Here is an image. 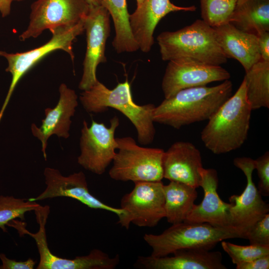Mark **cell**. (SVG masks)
Listing matches in <instances>:
<instances>
[{
    "label": "cell",
    "mask_w": 269,
    "mask_h": 269,
    "mask_svg": "<svg viewBox=\"0 0 269 269\" xmlns=\"http://www.w3.org/2000/svg\"><path fill=\"white\" fill-rule=\"evenodd\" d=\"M13 1H21V0H12Z\"/></svg>",
    "instance_id": "8d00e7d4"
},
{
    "label": "cell",
    "mask_w": 269,
    "mask_h": 269,
    "mask_svg": "<svg viewBox=\"0 0 269 269\" xmlns=\"http://www.w3.org/2000/svg\"><path fill=\"white\" fill-rule=\"evenodd\" d=\"M249 228L228 226L218 227L206 223L182 222L172 226L158 235L145 234L143 240L151 248V256L160 257L184 249L211 250L226 239H246Z\"/></svg>",
    "instance_id": "277c9868"
},
{
    "label": "cell",
    "mask_w": 269,
    "mask_h": 269,
    "mask_svg": "<svg viewBox=\"0 0 269 269\" xmlns=\"http://www.w3.org/2000/svg\"><path fill=\"white\" fill-rule=\"evenodd\" d=\"M110 14L102 5L91 6L84 19L87 48L83 74L78 87L82 91L91 88L98 80L97 67L106 62V44L110 33Z\"/></svg>",
    "instance_id": "4fadbf2b"
},
{
    "label": "cell",
    "mask_w": 269,
    "mask_h": 269,
    "mask_svg": "<svg viewBox=\"0 0 269 269\" xmlns=\"http://www.w3.org/2000/svg\"><path fill=\"white\" fill-rule=\"evenodd\" d=\"M39 224L38 231L31 233L21 226V222L15 220L8 225L16 229L20 235L27 234L35 241L39 255L37 269H114L120 263L119 255L111 257L106 253L95 249L89 254L68 259L59 257L50 250L47 244L45 225L49 208L42 207L35 212Z\"/></svg>",
    "instance_id": "52a82bcc"
},
{
    "label": "cell",
    "mask_w": 269,
    "mask_h": 269,
    "mask_svg": "<svg viewBox=\"0 0 269 269\" xmlns=\"http://www.w3.org/2000/svg\"><path fill=\"white\" fill-rule=\"evenodd\" d=\"M196 9L194 5L177 6L170 0H144L129 16L131 30L139 49L145 53L151 50L155 28L165 15L172 12H192Z\"/></svg>",
    "instance_id": "ac0fdd59"
},
{
    "label": "cell",
    "mask_w": 269,
    "mask_h": 269,
    "mask_svg": "<svg viewBox=\"0 0 269 269\" xmlns=\"http://www.w3.org/2000/svg\"><path fill=\"white\" fill-rule=\"evenodd\" d=\"M200 174V187L204 191V198L199 204H194L184 222L206 223L218 227L230 226L228 211L231 204L222 201L218 194L219 180L217 171L202 167Z\"/></svg>",
    "instance_id": "ffe728a7"
},
{
    "label": "cell",
    "mask_w": 269,
    "mask_h": 269,
    "mask_svg": "<svg viewBox=\"0 0 269 269\" xmlns=\"http://www.w3.org/2000/svg\"><path fill=\"white\" fill-rule=\"evenodd\" d=\"M257 36L261 59L269 61V32L263 31Z\"/></svg>",
    "instance_id": "d6a6232c"
},
{
    "label": "cell",
    "mask_w": 269,
    "mask_h": 269,
    "mask_svg": "<svg viewBox=\"0 0 269 269\" xmlns=\"http://www.w3.org/2000/svg\"><path fill=\"white\" fill-rule=\"evenodd\" d=\"M230 73L220 65H213L189 58L169 61L161 88L165 99L178 91L229 80Z\"/></svg>",
    "instance_id": "7c38bea8"
},
{
    "label": "cell",
    "mask_w": 269,
    "mask_h": 269,
    "mask_svg": "<svg viewBox=\"0 0 269 269\" xmlns=\"http://www.w3.org/2000/svg\"><path fill=\"white\" fill-rule=\"evenodd\" d=\"M0 260L1 264L0 269H33L36 262L29 258L25 261H16L8 258L3 253L0 254Z\"/></svg>",
    "instance_id": "4dcf8cb0"
},
{
    "label": "cell",
    "mask_w": 269,
    "mask_h": 269,
    "mask_svg": "<svg viewBox=\"0 0 269 269\" xmlns=\"http://www.w3.org/2000/svg\"><path fill=\"white\" fill-rule=\"evenodd\" d=\"M42 207L36 201L29 199L0 195V229L7 232L6 226L10 221L17 218L23 220L26 212H35Z\"/></svg>",
    "instance_id": "484cf974"
},
{
    "label": "cell",
    "mask_w": 269,
    "mask_h": 269,
    "mask_svg": "<svg viewBox=\"0 0 269 269\" xmlns=\"http://www.w3.org/2000/svg\"><path fill=\"white\" fill-rule=\"evenodd\" d=\"M221 246L236 265L269 255V246H241L223 241Z\"/></svg>",
    "instance_id": "83f0119b"
},
{
    "label": "cell",
    "mask_w": 269,
    "mask_h": 269,
    "mask_svg": "<svg viewBox=\"0 0 269 269\" xmlns=\"http://www.w3.org/2000/svg\"><path fill=\"white\" fill-rule=\"evenodd\" d=\"M202 19L212 27L229 23L238 0H200Z\"/></svg>",
    "instance_id": "4316f807"
},
{
    "label": "cell",
    "mask_w": 269,
    "mask_h": 269,
    "mask_svg": "<svg viewBox=\"0 0 269 269\" xmlns=\"http://www.w3.org/2000/svg\"><path fill=\"white\" fill-rule=\"evenodd\" d=\"M161 59L171 61L189 58L221 65L228 58L216 38L214 28L202 19L175 31H164L157 37Z\"/></svg>",
    "instance_id": "5b68a950"
},
{
    "label": "cell",
    "mask_w": 269,
    "mask_h": 269,
    "mask_svg": "<svg viewBox=\"0 0 269 269\" xmlns=\"http://www.w3.org/2000/svg\"><path fill=\"white\" fill-rule=\"evenodd\" d=\"M119 125V119L117 116L110 120L109 127L103 123L94 120L88 126L84 120L81 131L78 164L93 173L103 174L116 154L118 143L115 134Z\"/></svg>",
    "instance_id": "30bf717a"
},
{
    "label": "cell",
    "mask_w": 269,
    "mask_h": 269,
    "mask_svg": "<svg viewBox=\"0 0 269 269\" xmlns=\"http://www.w3.org/2000/svg\"><path fill=\"white\" fill-rule=\"evenodd\" d=\"M233 163L245 175L247 184L241 194L233 195L229 198L231 204L228 211L229 225L249 228L269 213V205L263 200L253 180L255 159L248 157H236Z\"/></svg>",
    "instance_id": "5bb4252c"
},
{
    "label": "cell",
    "mask_w": 269,
    "mask_h": 269,
    "mask_svg": "<svg viewBox=\"0 0 269 269\" xmlns=\"http://www.w3.org/2000/svg\"><path fill=\"white\" fill-rule=\"evenodd\" d=\"M60 97L54 108L45 110V117L42 120L40 127L33 123L31 126L32 134L41 143V151L45 160L47 158V140L52 135L67 138L72 124L71 118L74 116L78 105V96L75 91L68 87L64 83L59 86Z\"/></svg>",
    "instance_id": "2e32d148"
},
{
    "label": "cell",
    "mask_w": 269,
    "mask_h": 269,
    "mask_svg": "<svg viewBox=\"0 0 269 269\" xmlns=\"http://www.w3.org/2000/svg\"><path fill=\"white\" fill-rule=\"evenodd\" d=\"M255 169H257L259 181L257 188L262 196L269 195V152L255 160Z\"/></svg>",
    "instance_id": "f546056e"
},
{
    "label": "cell",
    "mask_w": 269,
    "mask_h": 269,
    "mask_svg": "<svg viewBox=\"0 0 269 269\" xmlns=\"http://www.w3.org/2000/svg\"><path fill=\"white\" fill-rule=\"evenodd\" d=\"M12 1V0H0V14L3 17L10 14Z\"/></svg>",
    "instance_id": "836d02e7"
},
{
    "label": "cell",
    "mask_w": 269,
    "mask_h": 269,
    "mask_svg": "<svg viewBox=\"0 0 269 269\" xmlns=\"http://www.w3.org/2000/svg\"><path fill=\"white\" fill-rule=\"evenodd\" d=\"M229 80L212 87L206 86L181 90L164 99L153 111L154 123L179 129L209 119L232 95Z\"/></svg>",
    "instance_id": "6da1fadb"
},
{
    "label": "cell",
    "mask_w": 269,
    "mask_h": 269,
    "mask_svg": "<svg viewBox=\"0 0 269 269\" xmlns=\"http://www.w3.org/2000/svg\"><path fill=\"white\" fill-rule=\"evenodd\" d=\"M236 269H269V255L236 265Z\"/></svg>",
    "instance_id": "1f68e13d"
},
{
    "label": "cell",
    "mask_w": 269,
    "mask_h": 269,
    "mask_svg": "<svg viewBox=\"0 0 269 269\" xmlns=\"http://www.w3.org/2000/svg\"><path fill=\"white\" fill-rule=\"evenodd\" d=\"M245 72L246 96L252 110L269 108V61L261 59Z\"/></svg>",
    "instance_id": "d4e9b609"
},
{
    "label": "cell",
    "mask_w": 269,
    "mask_h": 269,
    "mask_svg": "<svg viewBox=\"0 0 269 269\" xmlns=\"http://www.w3.org/2000/svg\"><path fill=\"white\" fill-rule=\"evenodd\" d=\"M144 0H136L137 3V7L140 6L143 2Z\"/></svg>",
    "instance_id": "d590c367"
},
{
    "label": "cell",
    "mask_w": 269,
    "mask_h": 269,
    "mask_svg": "<svg viewBox=\"0 0 269 269\" xmlns=\"http://www.w3.org/2000/svg\"><path fill=\"white\" fill-rule=\"evenodd\" d=\"M89 6H94L102 5L101 0H86Z\"/></svg>",
    "instance_id": "e575fe53"
},
{
    "label": "cell",
    "mask_w": 269,
    "mask_h": 269,
    "mask_svg": "<svg viewBox=\"0 0 269 269\" xmlns=\"http://www.w3.org/2000/svg\"><path fill=\"white\" fill-rule=\"evenodd\" d=\"M116 139L117 151L109 171L112 179L134 183L161 181L163 149L139 146L131 136Z\"/></svg>",
    "instance_id": "8992f818"
},
{
    "label": "cell",
    "mask_w": 269,
    "mask_h": 269,
    "mask_svg": "<svg viewBox=\"0 0 269 269\" xmlns=\"http://www.w3.org/2000/svg\"><path fill=\"white\" fill-rule=\"evenodd\" d=\"M46 187L35 197L29 198L37 201L56 197H69L78 200L89 208L106 210L120 217L124 214L121 208H115L101 201L90 192L85 174L82 171L68 176L63 175L59 170L46 167L44 170Z\"/></svg>",
    "instance_id": "9a60e30c"
},
{
    "label": "cell",
    "mask_w": 269,
    "mask_h": 269,
    "mask_svg": "<svg viewBox=\"0 0 269 269\" xmlns=\"http://www.w3.org/2000/svg\"><path fill=\"white\" fill-rule=\"evenodd\" d=\"M77 23L59 26L50 30L51 38L44 44L33 49L21 53H8L0 50V57L4 58L8 65L5 71L11 74L12 78L7 95L0 110V121L15 87L23 76L39 60L50 52L61 50L67 52L72 61L74 60L72 44L76 38L84 30V21Z\"/></svg>",
    "instance_id": "ba28073f"
},
{
    "label": "cell",
    "mask_w": 269,
    "mask_h": 269,
    "mask_svg": "<svg viewBox=\"0 0 269 269\" xmlns=\"http://www.w3.org/2000/svg\"><path fill=\"white\" fill-rule=\"evenodd\" d=\"M202 167L200 151L191 142L176 141L164 151L163 176L170 181L197 188L200 185V170Z\"/></svg>",
    "instance_id": "e0dca14e"
},
{
    "label": "cell",
    "mask_w": 269,
    "mask_h": 269,
    "mask_svg": "<svg viewBox=\"0 0 269 269\" xmlns=\"http://www.w3.org/2000/svg\"><path fill=\"white\" fill-rule=\"evenodd\" d=\"M89 9L86 0H37L31 5L29 24L19 38L25 41L38 37L46 29L74 25Z\"/></svg>",
    "instance_id": "8fae6325"
},
{
    "label": "cell",
    "mask_w": 269,
    "mask_h": 269,
    "mask_svg": "<svg viewBox=\"0 0 269 269\" xmlns=\"http://www.w3.org/2000/svg\"><path fill=\"white\" fill-rule=\"evenodd\" d=\"M163 188L165 218L171 224L184 222L197 197L196 188L175 181H170L167 185H163Z\"/></svg>",
    "instance_id": "603a6c76"
},
{
    "label": "cell",
    "mask_w": 269,
    "mask_h": 269,
    "mask_svg": "<svg viewBox=\"0 0 269 269\" xmlns=\"http://www.w3.org/2000/svg\"><path fill=\"white\" fill-rule=\"evenodd\" d=\"M250 244L269 246V214L265 215L248 229L246 234Z\"/></svg>",
    "instance_id": "f1b7e54d"
},
{
    "label": "cell",
    "mask_w": 269,
    "mask_h": 269,
    "mask_svg": "<svg viewBox=\"0 0 269 269\" xmlns=\"http://www.w3.org/2000/svg\"><path fill=\"white\" fill-rule=\"evenodd\" d=\"M252 107L243 79L236 93L209 119L201 133L205 147L215 154L240 148L247 139Z\"/></svg>",
    "instance_id": "7a4b0ae2"
},
{
    "label": "cell",
    "mask_w": 269,
    "mask_h": 269,
    "mask_svg": "<svg viewBox=\"0 0 269 269\" xmlns=\"http://www.w3.org/2000/svg\"><path fill=\"white\" fill-rule=\"evenodd\" d=\"M163 184L161 181L134 183L133 190L121 201L124 214L117 223L126 229L131 224L139 227L152 228L165 218Z\"/></svg>",
    "instance_id": "9c48e42d"
},
{
    "label": "cell",
    "mask_w": 269,
    "mask_h": 269,
    "mask_svg": "<svg viewBox=\"0 0 269 269\" xmlns=\"http://www.w3.org/2000/svg\"><path fill=\"white\" fill-rule=\"evenodd\" d=\"M217 41L227 57L237 60L245 72L261 60L258 37L230 23L213 27Z\"/></svg>",
    "instance_id": "44dd1931"
},
{
    "label": "cell",
    "mask_w": 269,
    "mask_h": 269,
    "mask_svg": "<svg viewBox=\"0 0 269 269\" xmlns=\"http://www.w3.org/2000/svg\"><path fill=\"white\" fill-rule=\"evenodd\" d=\"M79 100L89 113H102L109 108L120 111L135 127L139 144L146 145L152 142L155 134L152 116L155 106L136 104L133 100L128 79L118 83L113 89L98 80L91 88L81 93Z\"/></svg>",
    "instance_id": "3957f363"
},
{
    "label": "cell",
    "mask_w": 269,
    "mask_h": 269,
    "mask_svg": "<svg viewBox=\"0 0 269 269\" xmlns=\"http://www.w3.org/2000/svg\"><path fill=\"white\" fill-rule=\"evenodd\" d=\"M229 23L256 35L269 31V0H238Z\"/></svg>",
    "instance_id": "7402d4cb"
},
{
    "label": "cell",
    "mask_w": 269,
    "mask_h": 269,
    "mask_svg": "<svg viewBox=\"0 0 269 269\" xmlns=\"http://www.w3.org/2000/svg\"><path fill=\"white\" fill-rule=\"evenodd\" d=\"M173 255L155 257L138 256L134 267L141 269H227L219 251L205 249H184Z\"/></svg>",
    "instance_id": "d6986e66"
},
{
    "label": "cell",
    "mask_w": 269,
    "mask_h": 269,
    "mask_svg": "<svg viewBox=\"0 0 269 269\" xmlns=\"http://www.w3.org/2000/svg\"><path fill=\"white\" fill-rule=\"evenodd\" d=\"M113 20L115 36L112 44L118 53L132 52L139 49L130 25L126 0H101Z\"/></svg>",
    "instance_id": "cb8c5ba5"
}]
</instances>
